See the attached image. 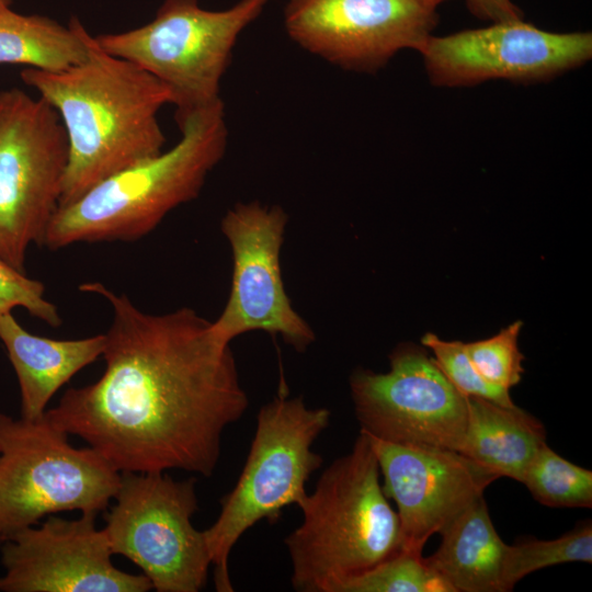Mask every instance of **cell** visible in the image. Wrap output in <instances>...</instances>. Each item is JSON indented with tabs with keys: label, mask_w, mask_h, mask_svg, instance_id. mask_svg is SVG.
Wrapping results in <instances>:
<instances>
[{
	"label": "cell",
	"mask_w": 592,
	"mask_h": 592,
	"mask_svg": "<svg viewBox=\"0 0 592 592\" xmlns=\"http://www.w3.org/2000/svg\"><path fill=\"white\" fill-rule=\"evenodd\" d=\"M79 289L113 310L105 369L96 382L68 388L46 417L119 473L212 476L225 430L249 405L230 344L189 307L152 315L100 282Z\"/></svg>",
	"instance_id": "1"
},
{
	"label": "cell",
	"mask_w": 592,
	"mask_h": 592,
	"mask_svg": "<svg viewBox=\"0 0 592 592\" xmlns=\"http://www.w3.org/2000/svg\"><path fill=\"white\" fill-rule=\"evenodd\" d=\"M20 77L54 107L66 132L59 206L163 151L158 113L172 103L170 91L137 65L105 52L95 36L81 62L58 72L27 67Z\"/></svg>",
	"instance_id": "2"
},
{
	"label": "cell",
	"mask_w": 592,
	"mask_h": 592,
	"mask_svg": "<svg viewBox=\"0 0 592 592\" xmlns=\"http://www.w3.org/2000/svg\"><path fill=\"white\" fill-rule=\"evenodd\" d=\"M377 458L360 431L352 449L321 473L297 505L301 523L284 539L299 592H339L348 581L402 551L399 519Z\"/></svg>",
	"instance_id": "3"
},
{
	"label": "cell",
	"mask_w": 592,
	"mask_h": 592,
	"mask_svg": "<svg viewBox=\"0 0 592 592\" xmlns=\"http://www.w3.org/2000/svg\"><path fill=\"white\" fill-rule=\"evenodd\" d=\"M180 140L59 206L47 228L50 250L79 242L134 241L178 206L196 198L223 159L228 129L223 101L177 123Z\"/></svg>",
	"instance_id": "4"
},
{
	"label": "cell",
	"mask_w": 592,
	"mask_h": 592,
	"mask_svg": "<svg viewBox=\"0 0 592 592\" xmlns=\"http://www.w3.org/2000/svg\"><path fill=\"white\" fill-rule=\"evenodd\" d=\"M330 417L329 409L308 407L303 397L283 390L260 408L242 471L221 498L218 517L203 531L216 591H234L228 562L239 538L262 520L276 522L308 493L306 485L323 463L312 445Z\"/></svg>",
	"instance_id": "5"
},
{
	"label": "cell",
	"mask_w": 592,
	"mask_h": 592,
	"mask_svg": "<svg viewBox=\"0 0 592 592\" xmlns=\"http://www.w3.org/2000/svg\"><path fill=\"white\" fill-rule=\"evenodd\" d=\"M270 0H240L221 11L197 0H164L147 24L95 36L109 54L157 78L171 93L177 123L219 102L220 81L241 32Z\"/></svg>",
	"instance_id": "6"
},
{
	"label": "cell",
	"mask_w": 592,
	"mask_h": 592,
	"mask_svg": "<svg viewBox=\"0 0 592 592\" xmlns=\"http://www.w3.org/2000/svg\"><path fill=\"white\" fill-rule=\"evenodd\" d=\"M44 413H0V534L4 539L45 515L107 509L122 473L92 447L77 448Z\"/></svg>",
	"instance_id": "7"
},
{
	"label": "cell",
	"mask_w": 592,
	"mask_h": 592,
	"mask_svg": "<svg viewBox=\"0 0 592 592\" xmlns=\"http://www.w3.org/2000/svg\"><path fill=\"white\" fill-rule=\"evenodd\" d=\"M68 143L59 115L41 96L0 90V259L25 272L59 207Z\"/></svg>",
	"instance_id": "8"
},
{
	"label": "cell",
	"mask_w": 592,
	"mask_h": 592,
	"mask_svg": "<svg viewBox=\"0 0 592 592\" xmlns=\"http://www.w3.org/2000/svg\"><path fill=\"white\" fill-rule=\"evenodd\" d=\"M196 478L160 473H122L115 504L103 528L113 555L138 566L157 592H198L208 578L210 555L198 510Z\"/></svg>",
	"instance_id": "9"
},
{
	"label": "cell",
	"mask_w": 592,
	"mask_h": 592,
	"mask_svg": "<svg viewBox=\"0 0 592 592\" xmlns=\"http://www.w3.org/2000/svg\"><path fill=\"white\" fill-rule=\"evenodd\" d=\"M389 361L387 373L356 368L350 376L360 431L396 444L458 452L467 423V397L424 346L400 343Z\"/></svg>",
	"instance_id": "10"
},
{
	"label": "cell",
	"mask_w": 592,
	"mask_h": 592,
	"mask_svg": "<svg viewBox=\"0 0 592 592\" xmlns=\"http://www.w3.org/2000/svg\"><path fill=\"white\" fill-rule=\"evenodd\" d=\"M448 0H288L284 25L301 48L345 70L375 73L419 53Z\"/></svg>",
	"instance_id": "11"
},
{
	"label": "cell",
	"mask_w": 592,
	"mask_h": 592,
	"mask_svg": "<svg viewBox=\"0 0 592 592\" xmlns=\"http://www.w3.org/2000/svg\"><path fill=\"white\" fill-rule=\"evenodd\" d=\"M419 54L430 83L439 88L474 87L490 80L534 84L585 65L592 58V33L549 32L522 19L432 34Z\"/></svg>",
	"instance_id": "12"
},
{
	"label": "cell",
	"mask_w": 592,
	"mask_h": 592,
	"mask_svg": "<svg viewBox=\"0 0 592 592\" xmlns=\"http://www.w3.org/2000/svg\"><path fill=\"white\" fill-rule=\"evenodd\" d=\"M287 219L282 207L257 201L238 203L223 217L221 232L232 254L231 288L220 316L210 321L223 343L250 331L278 335L297 352L315 342L283 283L280 254Z\"/></svg>",
	"instance_id": "13"
},
{
	"label": "cell",
	"mask_w": 592,
	"mask_h": 592,
	"mask_svg": "<svg viewBox=\"0 0 592 592\" xmlns=\"http://www.w3.org/2000/svg\"><path fill=\"white\" fill-rule=\"evenodd\" d=\"M96 513L75 520L49 515L39 526L23 528L1 546V592H147L145 574L125 572L112 562Z\"/></svg>",
	"instance_id": "14"
},
{
	"label": "cell",
	"mask_w": 592,
	"mask_h": 592,
	"mask_svg": "<svg viewBox=\"0 0 592 592\" xmlns=\"http://www.w3.org/2000/svg\"><path fill=\"white\" fill-rule=\"evenodd\" d=\"M363 433L377 458L383 490L396 502L405 551L422 554L433 534L499 478L456 451L401 445Z\"/></svg>",
	"instance_id": "15"
},
{
	"label": "cell",
	"mask_w": 592,
	"mask_h": 592,
	"mask_svg": "<svg viewBox=\"0 0 592 592\" xmlns=\"http://www.w3.org/2000/svg\"><path fill=\"white\" fill-rule=\"evenodd\" d=\"M0 340L20 387L21 417L44 415L53 396L78 372L102 356L104 334L55 340L26 331L11 312L0 315Z\"/></svg>",
	"instance_id": "16"
},
{
	"label": "cell",
	"mask_w": 592,
	"mask_h": 592,
	"mask_svg": "<svg viewBox=\"0 0 592 592\" xmlns=\"http://www.w3.org/2000/svg\"><path fill=\"white\" fill-rule=\"evenodd\" d=\"M440 534L439 549L424 560L454 592H503L501 577L506 544L494 528L483 496Z\"/></svg>",
	"instance_id": "17"
},
{
	"label": "cell",
	"mask_w": 592,
	"mask_h": 592,
	"mask_svg": "<svg viewBox=\"0 0 592 592\" xmlns=\"http://www.w3.org/2000/svg\"><path fill=\"white\" fill-rule=\"evenodd\" d=\"M545 443L544 424L516 405L467 397V423L458 453L498 477L522 482L528 463Z\"/></svg>",
	"instance_id": "18"
},
{
	"label": "cell",
	"mask_w": 592,
	"mask_h": 592,
	"mask_svg": "<svg viewBox=\"0 0 592 592\" xmlns=\"http://www.w3.org/2000/svg\"><path fill=\"white\" fill-rule=\"evenodd\" d=\"M91 34L77 16L68 25L38 14L0 10V64L58 72L88 55Z\"/></svg>",
	"instance_id": "19"
},
{
	"label": "cell",
	"mask_w": 592,
	"mask_h": 592,
	"mask_svg": "<svg viewBox=\"0 0 592 592\" xmlns=\"http://www.w3.org/2000/svg\"><path fill=\"white\" fill-rule=\"evenodd\" d=\"M522 483L539 503L553 508H592V471L543 444L528 463Z\"/></svg>",
	"instance_id": "20"
},
{
	"label": "cell",
	"mask_w": 592,
	"mask_h": 592,
	"mask_svg": "<svg viewBox=\"0 0 592 592\" xmlns=\"http://www.w3.org/2000/svg\"><path fill=\"white\" fill-rule=\"evenodd\" d=\"M592 562V525L587 523L551 540L506 545L502 567L503 592L512 591L525 576L565 562Z\"/></svg>",
	"instance_id": "21"
},
{
	"label": "cell",
	"mask_w": 592,
	"mask_h": 592,
	"mask_svg": "<svg viewBox=\"0 0 592 592\" xmlns=\"http://www.w3.org/2000/svg\"><path fill=\"white\" fill-rule=\"evenodd\" d=\"M339 592H454L425 562L422 554L400 551L345 582Z\"/></svg>",
	"instance_id": "22"
},
{
	"label": "cell",
	"mask_w": 592,
	"mask_h": 592,
	"mask_svg": "<svg viewBox=\"0 0 592 592\" xmlns=\"http://www.w3.org/2000/svg\"><path fill=\"white\" fill-rule=\"evenodd\" d=\"M522 327L523 322L516 320L488 339L464 343L470 362L491 385L510 390L521 382L524 355L519 349V335Z\"/></svg>",
	"instance_id": "23"
},
{
	"label": "cell",
	"mask_w": 592,
	"mask_h": 592,
	"mask_svg": "<svg viewBox=\"0 0 592 592\" xmlns=\"http://www.w3.org/2000/svg\"><path fill=\"white\" fill-rule=\"evenodd\" d=\"M422 345L431 350L433 358L451 382L464 396L480 397L505 407L515 406L510 390L488 383L470 362L462 341H445L432 332L421 338Z\"/></svg>",
	"instance_id": "24"
},
{
	"label": "cell",
	"mask_w": 592,
	"mask_h": 592,
	"mask_svg": "<svg viewBox=\"0 0 592 592\" xmlns=\"http://www.w3.org/2000/svg\"><path fill=\"white\" fill-rule=\"evenodd\" d=\"M15 307L26 309L50 327L61 325L57 307L45 298L44 284L0 259V315Z\"/></svg>",
	"instance_id": "25"
},
{
	"label": "cell",
	"mask_w": 592,
	"mask_h": 592,
	"mask_svg": "<svg viewBox=\"0 0 592 592\" xmlns=\"http://www.w3.org/2000/svg\"><path fill=\"white\" fill-rule=\"evenodd\" d=\"M469 12L491 23L522 20L523 11L512 0H466Z\"/></svg>",
	"instance_id": "26"
},
{
	"label": "cell",
	"mask_w": 592,
	"mask_h": 592,
	"mask_svg": "<svg viewBox=\"0 0 592 592\" xmlns=\"http://www.w3.org/2000/svg\"><path fill=\"white\" fill-rule=\"evenodd\" d=\"M13 0H0V10L11 5Z\"/></svg>",
	"instance_id": "27"
},
{
	"label": "cell",
	"mask_w": 592,
	"mask_h": 592,
	"mask_svg": "<svg viewBox=\"0 0 592 592\" xmlns=\"http://www.w3.org/2000/svg\"><path fill=\"white\" fill-rule=\"evenodd\" d=\"M2 543H3V538H2V536L0 534V550H1Z\"/></svg>",
	"instance_id": "28"
}]
</instances>
